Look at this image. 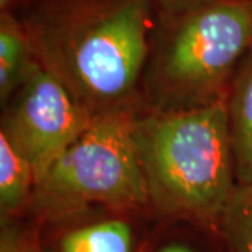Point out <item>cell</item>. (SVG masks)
Segmentation results:
<instances>
[{
	"mask_svg": "<svg viewBox=\"0 0 252 252\" xmlns=\"http://www.w3.org/2000/svg\"><path fill=\"white\" fill-rule=\"evenodd\" d=\"M157 0H27L17 17L41 66L94 119L140 109Z\"/></svg>",
	"mask_w": 252,
	"mask_h": 252,
	"instance_id": "obj_1",
	"label": "cell"
},
{
	"mask_svg": "<svg viewBox=\"0 0 252 252\" xmlns=\"http://www.w3.org/2000/svg\"><path fill=\"white\" fill-rule=\"evenodd\" d=\"M133 135L154 216L219 235L238 187L224 102L190 111H139Z\"/></svg>",
	"mask_w": 252,
	"mask_h": 252,
	"instance_id": "obj_2",
	"label": "cell"
},
{
	"mask_svg": "<svg viewBox=\"0 0 252 252\" xmlns=\"http://www.w3.org/2000/svg\"><path fill=\"white\" fill-rule=\"evenodd\" d=\"M251 48V0H185L158 10L139 111H190L224 102Z\"/></svg>",
	"mask_w": 252,
	"mask_h": 252,
	"instance_id": "obj_3",
	"label": "cell"
},
{
	"mask_svg": "<svg viewBox=\"0 0 252 252\" xmlns=\"http://www.w3.org/2000/svg\"><path fill=\"white\" fill-rule=\"evenodd\" d=\"M137 112L98 118L36 182L27 216L38 227L91 207L149 209L133 122ZM150 210V209H149Z\"/></svg>",
	"mask_w": 252,
	"mask_h": 252,
	"instance_id": "obj_4",
	"label": "cell"
},
{
	"mask_svg": "<svg viewBox=\"0 0 252 252\" xmlns=\"http://www.w3.org/2000/svg\"><path fill=\"white\" fill-rule=\"evenodd\" d=\"M95 119L41 67L1 105L0 133L27 160L36 182Z\"/></svg>",
	"mask_w": 252,
	"mask_h": 252,
	"instance_id": "obj_5",
	"label": "cell"
},
{
	"mask_svg": "<svg viewBox=\"0 0 252 252\" xmlns=\"http://www.w3.org/2000/svg\"><path fill=\"white\" fill-rule=\"evenodd\" d=\"M146 210L91 207L41 227L55 230V252H137L133 219Z\"/></svg>",
	"mask_w": 252,
	"mask_h": 252,
	"instance_id": "obj_6",
	"label": "cell"
},
{
	"mask_svg": "<svg viewBox=\"0 0 252 252\" xmlns=\"http://www.w3.org/2000/svg\"><path fill=\"white\" fill-rule=\"evenodd\" d=\"M238 185L252 184V48L235 72L224 101Z\"/></svg>",
	"mask_w": 252,
	"mask_h": 252,
	"instance_id": "obj_7",
	"label": "cell"
},
{
	"mask_svg": "<svg viewBox=\"0 0 252 252\" xmlns=\"http://www.w3.org/2000/svg\"><path fill=\"white\" fill-rule=\"evenodd\" d=\"M41 67L17 14L0 13V104H6Z\"/></svg>",
	"mask_w": 252,
	"mask_h": 252,
	"instance_id": "obj_8",
	"label": "cell"
},
{
	"mask_svg": "<svg viewBox=\"0 0 252 252\" xmlns=\"http://www.w3.org/2000/svg\"><path fill=\"white\" fill-rule=\"evenodd\" d=\"M35 185L31 164L0 133V219L27 216Z\"/></svg>",
	"mask_w": 252,
	"mask_h": 252,
	"instance_id": "obj_9",
	"label": "cell"
},
{
	"mask_svg": "<svg viewBox=\"0 0 252 252\" xmlns=\"http://www.w3.org/2000/svg\"><path fill=\"white\" fill-rule=\"evenodd\" d=\"M219 235L228 252H252V184L237 187L221 219Z\"/></svg>",
	"mask_w": 252,
	"mask_h": 252,
	"instance_id": "obj_10",
	"label": "cell"
},
{
	"mask_svg": "<svg viewBox=\"0 0 252 252\" xmlns=\"http://www.w3.org/2000/svg\"><path fill=\"white\" fill-rule=\"evenodd\" d=\"M0 252H46L38 225L28 216L0 219Z\"/></svg>",
	"mask_w": 252,
	"mask_h": 252,
	"instance_id": "obj_11",
	"label": "cell"
},
{
	"mask_svg": "<svg viewBox=\"0 0 252 252\" xmlns=\"http://www.w3.org/2000/svg\"><path fill=\"white\" fill-rule=\"evenodd\" d=\"M152 252H199L193 245L184 240H168L161 243Z\"/></svg>",
	"mask_w": 252,
	"mask_h": 252,
	"instance_id": "obj_12",
	"label": "cell"
},
{
	"mask_svg": "<svg viewBox=\"0 0 252 252\" xmlns=\"http://www.w3.org/2000/svg\"><path fill=\"white\" fill-rule=\"evenodd\" d=\"M27 0H0V13L10 11V13H17L18 10L24 6Z\"/></svg>",
	"mask_w": 252,
	"mask_h": 252,
	"instance_id": "obj_13",
	"label": "cell"
},
{
	"mask_svg": "<svg viewBox=\"0 0 252 252\" xmlns=\"http://www.w3.org/2000/svg\"><path fill=\"white\" fill-rule=\"evenodd\" d=\"M184 1L185 0H157V4H158L160 10H171L177 6H180Z\"/></svg>",
	"mask_w": 252,
	"mask_h": 252,
	"instance_id": "obj_14",
	"label": "cell"
},
{
	"mask_svg": "<svg viewBox=\"0 0 252 252\" xmlns=\"http://www.w3.org/2000/svg\"><path fill=\"white\" fill-rule=\"evenodd\" d=\"M251 1H252V0H251Z\"/></svg>",
	"mask_w": 252,
	"mask_h": 252,
	"instance_id": "obj_15",
	"label": "cell"
}]
</instances>
